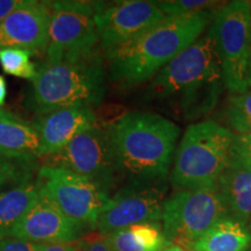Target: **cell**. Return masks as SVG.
Instances as JSON below:
<instances>
[{"label":"cell","instance_id":"cell-25","mask_svg":"<svg viewBox=\"0 0 251 251\" xmlns=\"http://www.w3.org/2000/svg\"><path fill=\"white\" fill-rule=\"evenodd\" d=\"M229 166L251 171V133L234 134Z\"/></svg>","mask_w":251,"mask_h":251},{"label":"cell","instance_id":"cell-8","mask_svg":"<svg viewBox=\"0 0 251 251\" xmlns=\"http://www.w3.org/2000/svg\"><path fill=\"white\" fill-rule=\"evenodd\" d=\"M251 27V2L235 0L220 7L209 35L221 62L226 89L233 94L247 92V59Z\"/></svg>","mask_w":251,"mask_h":251},{"label":"cell","instance_id":"cell-6","mask_svg":"<svg viewBox=\"0 0 251 251\" xmlns=\"http://www.w3.org/2000/svg\"><path fill=\"white\" fill-rule=\"evenodd\" d=\"M226 216L227 211L216 186L176 191L163 206L162 230L169 243L192 251L197 241Z\"/></svg>","mask_w":251,"mask_h":251},{"label":"cell","instance_id":"cell-4","mask_svg":"<svg viewBox=\"0 0 251 251\" xmlns=\"http://www.w3.org/2000/svg\"><path fill=\"white\" fill-rule=\"evenodd\" d=\"M106 62L98 48L45 59L31 80L26 103L36 115L67 107L93 108L106 92Z\"/></svg>","mask_w":251,"mask_h":251},{"label":"cell","instance_id":"cell-19","mask_svg":"<svg viewBox=\"0 0 251 251\" xmlns=\"http://www.w3.org/2000/svg\"><path fill=\"white\" fill-rule=\"evenodd\" d=\"M250 246L251 233L247 226L226 216L197 241L192 251H249Z\"/></svg>","mask_w":251,"mask_h":251},{"label":"cell","instance_id":"cell-27","mask_svg":"<svg viewBox=\"0 0 251 251\" xmlns=\"http://www.w3.org/2000/svg\"><path fill=\"white\" fill-rule=\"evenodd\" d=\"M81 251H114L109 244L107 236L99 234L84 238V246Z\"/></svg>","mask_w":251,"mask_h":251},{"label":"cell","instance_id":"cell-18","mask_svg":"<svg viewBox=\"0 0 251 251\" xmlns=\"http://www.w3.org/2000/svg\"><path fill=\"white\" fill-rule=\"evenodd\" d=\"M39 196L36 177L0 192V240L12 237L15 227Z\"/></svg>","mask_w":251,"mask_h":251},{"label":"cell","instance_id":"cell-2","mask_svg":"<svg viewBox=\"0 0 251 251\" xmlns=\"http://www.w3.org/2000/svg\"><path fill=\"white\" fill-rule=\"evenodd\" d=\"M117 175L162 181L170 171L180 129L159 114L128 112L106 127Z\"/></svg>","mask_w":251,"mask_h":251},{"label":"cell","instance_id":"cell-9","mask_svg":"<svg viewBox=\"0 0 251 251\" xmlns=\"http://www.w3.org/2000/svg\"><path fill=\"white\" fill-rule=\"evenodd\" d=\"M100 1H51L52 15L46 59L85 54L98 48L96 17Z\"/></svg>","mask_w":251,"mask_h":251},{"label":"cell","instance_id":"cell-24","mask_svg":"<svg viewBox=\"0 0 251 251\" xmlns=\"http://www.w3.org/2000/svg\"><path fill=\"white\" fill-rule=\"evenodd\" d=\"M165 15H184L198 12L211 11L216 7H221L222 2L209 1V0H163L153 1Z\"/></svg>","mask_w":251,"mask_h":251},{"label":"cell","instance_id":"cell-29","mask_svg":"<svg viewBox=\"0 0 251 251\" xmlns=\"http://www.w3.org/2000/svg\"><path fill=\"white\" fill-rule=\"evenodd\" d=\"M26 0H0V24L5 20L8 15L20 8Z\"/></svg>","mask_w":251,"mask_h":251},{"label":"cell","instance_id":"cell-3","mask_svg":"<svg viewBox=\"0 0 251 251\" xmlns=\"http://www.w3.org/2000/svg\"><path fill=\"white\" fill-rule=\"evenodd\" d=\"M225 86L214 41L200 36L152 78L149 97L174 102L185 118H199L214 107Z\"/></svg>","mask_w":251,"mask_h":251},{"label":"cell","instance_id":"cell-13","mask_svg":"<svg viewBox=\"0 0 251 251\" xmlns=\"http://www.w3.org/2000/svg\"><path fill=\"white\" fill-rule=\"evenodd\" d=\"M52 15L51 1L26 0L0 24V49L19 48L46 54Z\"/></svg>","mask_w":251,"mask_h":251},{"label":"cell","instance_id":"cell-31","mask_svg":"<svg viewBox=\"0 0 251 251\" xmlns=\"http://www.w3.org/2000/svg\"><path fill=\"white\" fill-rule=\"evenodd\" d=\"M6 96H7V83L2 76H0V107L4 105Z\"/></svg>","mask_w":251,"mask_h":251},{"label":"cell","instance_id":"cell-23","mask_svg":"<svg viewBox=\"0 0 251 251\" xmlns=\"http://www.w3.org/2000/svg\"><path fill=\"white\" fill-rule=\"evenodd\" d=\"M227 118L229 126L236 134L251 133V91L230 96Z\"/></svg>","mask_w":251,"mask_h":251},{"label":"cell","instance_id":"cell-22","mask_svg":"<svg viewBox=\"0 0 251 251\" xmlns=\"http://www.w3.org/2000/svg\"><path fill=\"white\" fill-rule=\"evenodd\" d=\"M29 51L19 48L0 49V67L5 74L24 79L33 80L36 77L37 67L30 61Z\"/></svg>","mask_w":251,"mask_h":251},{"label":"cell","instance_id":"cell-12","mask_svg":"<svg viewBox=\"0 0 251 251\" xmlns=\"http://www.w3.org/2000/svg\"><path fill=\"white\" fill-rule=\"evenodd\" d=\"M165 14L153 1L126 0L100 2L94 21L101 49H112L139 36L162 21Z\"/></svg>","mask_w":251,"mask_h":251},{"label":"cell","instance_id":"cell-30","mask_svg":"<svg viewBox=\"0 0 251 251\" xmlns=\"http://www.w3.org/2000/svg\"><path fill=\"white\" fill-rule=\"evenodd\" d=\"M247 84H248V87H251V27H250L249 48H248V59H247Z\"/></svg>","mask_w":251,"mask_h":251},{"label":"cell","instance_id":"cell-1","mask_svg":"<svg viewBox=\"0 0 251 251\" xmlns=\"http://www.w3.org/2000/svg\"><path fill=\"white\" fill-rule=\"evenodd\" d=\"M216 11L165 15L162 21L135 39L105 50L109 79L124 87L152 79L157 72L201 36Z\"/></svg>","mask_w":251,"mask_h":251},{"label":"cell","instance_id":"cell-34","mask_svg":"<svg viewBox=\"0 0 251 251\" xmlns=\"http://www.w3.org/2000/svg\"><path fill=\"white\" fill-rule=\"evenodd\" d=\"M250 233H251V224H250Z\"/></svg>","mask_w":251,"mask_h":251},{"label":"cell","instance_id":"cell-26","mask_svg":"<svg viewBox=\"0 0 251 251\" xmlns=\"http://www.w3.org/2000/svg\"><path fill=\"white\" fill-rule=\"evenodd\" d=\"M0 251H37V243L17 237L2 238L0 240Z\"/></svg>","mask_w":251,"mask_h":251},{"label":"cell","instance_id":"cell-14","mask_svg":"<svg viewBox=\"0 0 251 251\" xmlns=\"http://www.w3.org/2000/svg\"><path fill=\"white\" fill-rule=\"evenodd\" d=\"M87 228L69 219L39 196L15 227L12 237L37 244L71 243L85 237Z\"/></svg>","mask_w":251,"mask_h":251},{"label":"cell","instance_id":"cell-21","mask_svg":"<svg viewBox=\"0 0 251 251\" xmlns=\"http://www.w3.org/2000/svg\"><path fill=\"white\" fill-rule=\"evenodd\" d=\"M40 159L0 155V192L25 181L34 179Z\"/></svg>","mask_w":251,"mask_h":251},{"label":"cell","instance_id":"cell-32","mask_svg":"<svg viewBox=\"0 0 251 251\" xmlns=\"http://www.w3.org/2000/svg\"><path fill=\"white\" fill-rule=\"evenodd\" d=\"M165 251H185V250H183V249H181V248H179V247L175 246V244L169 243V246L166 247Z\"/></svg>","mask_w":251,"mask_h":251},{"label":"cell","instance_id":"cell-20","mask_svg":"<svg viewBox=\"0 0 251 251\" xmlns=\"http://www.w3.org/2000/svg\"><path fill=\"white\" fill-rule=\"evenodd\" d=\"M114 251H165L169 242L158 224H140L106 235Z\"/></svg>","mask_w":251,"mask_h":251},{"label":"cell","instance_id":"cell-11","mask_svg":"<svg viewBox=\"0 0 251 251\" xmlns=\"http://www.w3.org/2000/svg\"><path fill=\"white\" fill-rule=\"evenodd\" d=\"M163 181H131L109 198L96 225L101 235L140 224H158L165 202Z\"/></svg>","mask_w":251,"mask_h":251},{"label":"cell","instance_id":"cell-28","mask_svg":"<svg viewBox=\"0 0 251 251\" xmlns=\"http://www.w3.org/2000/svg\"><path fill=\"white\" fill-rule=\"evenodd\" d=\"M84 238L71 243L37 244V251H81L84 246Z\"/></svg>","mask_w":251,"mask_h":251},{"label":"cell","instance_id":"cell-16","mask_svg":"<svg viewBox=\"0 0 251 251\" xmlns=\"http://www.w3.org/2000/svg\"><path fill=\"white\" fill-rule=\"evenodd\" d=\"M216 187L229 218L248 226L251 219V171L228 166Z\"/></svg>","mask_w":251,"mask_h":251},{"label":"cell","instance_id":"cell-7","mask_svg":"<svg viewBox=\"0 0 251 251\" xmlns=\"http://www.w3.org/2000/svg\"><path fill=\"white\" fill-rule=\"evenodd\" d=\"M36 183L41 197L69 219L92 230L111 198L108 191L96 181L47 165H40Z\"/></svg>","mask_w":251,"mask_h":251},{"label":"cell","instance_id":"cell-35","mask_svg":"<svg viewBox=\"0 0 251 251\" xmlns=\"http://www.w3.org/2000/svg\"><path fill=\"white\" fill-rule=\"evenodd\" d=\"M250 251H251V250H250Z\"/></svg>","mask_w":251,"mask_h":251},{"label":"cell","instance_id":"cell-17","mask_svg":"<svg viewBox=\"0 0 251 251\" xmlns=\"http://www.w3.org/2000/svg\"><path fill=\"white\" fill-rule=\"evenodd\" d=\"M41 142L35 127L14 114L0 120V155L40 159Z\"/></svg>","mask_w":251,"mask_h":251},{"label":"cell","instance_id":"cell-5","mask_svg":"<svg viewBox=\"0 0 251 251\" xmlns=\"http://www.w3.org/2000/svg\"><path fill=\"white\" fill-rule=\"evenodd\" d=\"M234 133L208 120L191 125L175 155L170 181L176 191L216 186L229 166Z\"/></svg>","mask_w":251,"mask_h":251},{"label":"cell","instance_id":"cell-15","mask_svg":"<svg viewBox=\"0 0 251 251\" xmlns=\"http://www.w3.org/2000/svg\"><path fill=\"white\" fill-rule=\"evenodd\" d=\"M31 125L39 133L42 158L59 151L78 134L96 126L97 119L92 108L67 107L36 115Z\"/></svg>","mask_w":251,"mask_h":251},{"label":"cell","instance_id":"cell-33","mask_svg":"<svg viewBox=\"0 0 251 251\" xmlns=\"http://www.w3.org/2000/svg\"><path fill=\"white\" fill-rule=\"evenodd\" d=\"M9 114H12V113L8 112V111H6V109L0 108V120H1V119L6 118V117H8Z\"/></svg>","mask_w":251,"mask_h":251},{"label":"cell","instance_id":"cell-10","mask_svg":"<svg viewBox=\"0 0 251 251\" xmlns=\"http://www.w3.org/2000/svg\"><path fill=\"white\" fill-rule=\"evenodd\" d=\"M40 162L41 165L63 169L89 178L108 192L117 176L107 129L98 125L81 131L64 148L42 157Z\"/></svg>","mask_w":251,"mask_h":251}]
</instances>
